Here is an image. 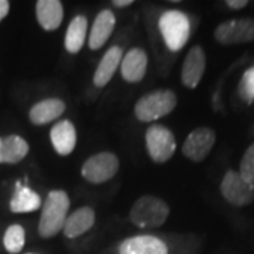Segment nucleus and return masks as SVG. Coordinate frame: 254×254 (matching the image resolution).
I'll use <instances>...</instances> for the list:
<instances>
[{
  "mask_svg": "<svg viewBox=\"0 0 254 254\" xmlns=\"http://www.w3.org/2000/svg\"><path fill=\"white\" fill-rule=\"evenodd\" d=\"M68 209H69V198L66 192L51 190L44 202L40 223H38L40 236L50 239L58 235L64 229Z\"/></svg>",
  "mask_w": 254,
  "mask_h": 254,
  "instance_id": "1",
  "label": "nucleus"
},
{
  "mask_svg": "<svg viewBox=\"0 0 254 254\" xmlns=\"http://www.w3.org/2000/svg\"><path fill=\"white\" fill-rule=\"evenodd\" d=\"M170 215V208L163 199L145 195L134 202L130 210V220L141 229L160 227Z\"/></svg>",
  "mask_w": 254,
  "mask_h": 254,
  "instance_id": "2",
  "label": "nucleus"
},
{
  "mask_svg": "<svg viewBox=\"0 0 254 254\" xmlns=\"http://www.w3.org/2000/svg\"><path fill=\"white\" fill-rule=\"evenodd\" d=\"M175 106L177 95L170 89H158L137 100L134 115L140 122H154L157 119L170 115Z\"/></svg>",
  "mask_w": 254,
  "mask_h": 254,
  "instance_id": "3",
  "label": "nucleus"
},
{
  "mask_svg": "<svg viewBox=\"0 0 254 254\" xmlns=\"http://www.w3.org/2000/svg\"><path fill=\"white\" fill-rule=\"evenodd\" d=\"M158 28L170 51H180L188 43L190 33V18L180 10H167L160 17Z\"/></svg>",
  "mask_w": 254,
  "mask_h": 254,
  "instance_id": "4",
  "label": "nucleus"
},
{
  "mask_svg": "<svg viewBox=\"0 0 254 254\" xmlns=\"http://www.w3.org/2000/svg\"><path fill=\"white\" fill-rule=\"evenodd\" d=\"M145 144L148 155L153 161L158 164L168 161L177 148V141L173 131L161 125H153L147 128Z\"/></svg>",
  "mask_w": 254,
  "mask_h": 254,
  "instance_id": "5",
  "label": "nucleus"
},
{
  "mask_svg": "<svg viewBox=\"0 0 254 254\" xmlns=\"http://www.w3.org/2000/svg\"><path fill=\"white\" fill-rule=\"evenodd\" d=\"M119 171V158L113 153L103 151L89 157L82 165V177L92 184L112 180Z\"/></svg>",
  "mask_w": 254,
  "mask_h": 254,
  "instance_id": "6",
  "label": "nucleus"
},
{
  "mask_svg": "<svg viewBox=\"0 0 254 254\" xmlns=\"http://www.w3.org/2000/svg\"><path fill=\"white\" fill-rule=\"evenodd\" d=\"M215 38L223 46L252 43L254 41V18L227 20L216 27Z\"/></svg>",
  "mask_w": 254,
  "mask_h": 254,
  "instance_id": "7",
  "label": "nucleus"
},
{
  "mask_svg": "<svg viewBox=\"0 0 254 254\" xmlns=\"http://www.w3.org/2000/svg\"><path fill=\"white\" fill-rule=\"evenodd\" d=\"M223 198L236 206H245L254 200V184L247 182L236 171H229L220 184Z\"/></svg>",
  "mask_w": 254,
  "mask_h": 254,
  "instance_id": "8",
  "label": "nucleus"
},
{
  "mask_svg": "<svg viewBox=\"0 0 254 254\" xmlns=\"http://www.w3.org/2000/svg\"><path fill=\"white\" fill-rule=\"evenodd\" d=\"M215 131L209 127H199L195 128L190 136L187 137L185 143L182 145V153L187 158L195 163L205 160L210 153L212 147L215 144Z\"/></svg>",
  "mask_w": 254,
  "mask_h": 254,
  "instance_id": "9",
  "label": "nucleus"
},
{
  "mask_svg": "<svg viewBox=\"0 0 254 254\" xmlns=\"http://www.w3.org/2000/svg\"><path fill=\"white\" fill-rule=\"evenodd\" d=\"M205 66H206V57L203 50L200 47H192L182 65V83L190 89H195L203 76Z\"/></svg>",
  "mask_w": 254,
  "mask_h": 254,
  "instance_id": "10",
  "label": "nucleus"
},
{
  "mask_svg": "<svg viewBox=\"0 0 254 254\" xmlns=\"http://www.w3.org/2000/svg\"><path fill=\"white\" fill-rule=\"evenodd\" d=\"M119 254H168V247L158 237L143 235L128 237L122 242Z\"/></svg>",
  "mask_w": 254,
  "mask_h": 254,
  "instance_id": "11",
  "label": "nucleus"
},
{
  "mask_svg": "<svg viewBox=\"0 0 254 254\" xmlns=\"http://www.w3.org/2000/svg\"><path fill=\"white\" fill-rule=\"evenodd\" d=\"M116 24V17L112 13V10H102L95 18V23L92 26L91 36H89V48L96 51L106 44L109 37L113 33V28Z\"/></svg>",
  "mask_w": 254,
  "mask_h": 254,
  "instance_id": "12",
  "label": "nucleus"
},
{
  "mask_svg": "<svg viewBox=\"0 0 254 254\" xmlns=\"http://www.w3.org/2000/svg\"><path fill=\"white\" fill-rule=\"evenodd\" d=\"M147 54L141 48H133L122 60V76L127 82H140L144 78L147 71Z\"/></svg>",
  "mask_w": 254,
  "mask_h": 254,
  "instance_id": "13",
  "label": "nucleus"
},
{
  "mask_svg": "<svg viewBox=\"0 0 254 254\" xmlns=\"http://www.w3.org/2000/svg\"><path fill=\"white\" fill-rule=\"evenodd\" d=\"M50 138L58 154L68 155L76 145V130L69 120H63L51 128Z\"/></svg>",
  "mask_w": 254,
  "mask_h": 254,
  "instance_id": "14",
  "label": "nucleus"
},
{
  "mask_svg": "<svg viewBox=\"0 0 254 254\" xmlns=\"http://www.w3.org/2000/svg\"><path fill=\"white\" fill-rule=\"evenodd\" d=\"M36 13L40 26L47 31H54L63 23L64 7L58 0H38Z\"/></svg>",
  "mask_w": 254,
  "mask_h": 254,
  "instance_id": "15",
  "label": "nucleus"
},
{
  "mask_svg": "<svg viewBox=\"0 0 254 254\" xmlns=\"http://www.w3.org/2000/svg\"><path fill=\"white\" fill-rule=\"evenodd\" d=\"M95 225V212L89 206L76 209L71 216H68L64 225V235L68 239H75L86 233Z\"/></svg>",
  "mask_w": 254,
  "mask_h": 254,
  "instance_id": "16",
  "label": "nucleus"
},
{
  "mask_svg": "<svg viewBox=\"0 0 254 254\" xmlns=\"http://www.w3.org/2000/svg\"><path fill=\"white\" fill-rule=\"evenodd\" d=\"M122 57H123V50L120 47L115 46L108 50V53L100 60L93 75V83L96 86H105L112 79V76L118 69L119 64H122Z\"/></svg>",
  "mask_w": 254,
  "mask_h": 254,
  "instance_id": "17",
  "label": "nucleus"
},
{
  "mask_svg": "<svg viewBox=\"0 0 254 254\" xmlns=\"http://www.w3.org/2000/svg\"><path fill=\"white\" fill-rule=\"evenodd\" d=\"M65 112V103L61 99H44L36 103L30 110V120L34 125H47L58 119Z\"/></svg>",
  "mask_w": 254,
  "mask_h": 254,
  "instance_id": "18",
  "label": "nucleus"
},
{
  "mask_svg": "<svg viewBox=\"0 0 254 254\" xmlns=\"http://www.w3.org/2000/svg\"><path fill=\"white\" fill-rule=\"evenodd\" d=\"M28 143L20 136L0 137V164H16L27 155Z\"/></svg>",
  "mask_w": 254,
  "mask_h": 254,
  "instance_id": "19",
  "label": "nucleus"
},
{
  "mask_svg": "<svg viewBox=\"0 0 254 254\" xmlns=\"http://www.w3.org/2000/svg\"><path fill=\"white\" fill-rule=\"evenodd\" d=\"M88 33V20L85 16H76L71 20L66 34H65V48L69 54H76L85 44Z\"/></svg>",
  "mask_w": 254,
  "mask_h": 254,
  "instance_id": "20",
  "label": "nucleus"
},
{
  "mask_svg": "<svg viewBox=\"0 0 254 254\" xmlns=\"http://www.w3.org/2000/svg\"><path fill=\"white\" fill-rule=\"evenodd\" d=\"M41 198L33 190H30L27 185L17 188L14 192L13 199L10 200V209L14 213H27L34 212L40 208Z\"/></svg>",
  "mask_w": 254,
  "mask_h": 254,
  "instance_id": "21",
  "label": "nucleus"
},
{
  "mask_svg": "<svg viewBox=\"0 0 254 254\" xmlns=\"http://www.w3.org/2000/svg\"><path fill=\"white\" fill-rule=\"evenodd\" d=\"M26 242V235H24V229L20 225H11L6 230L4 237H3V245L4 249L11 254H17L23 250Z\"/></svg>",
  "mask_w": 254,
  "mask_h": 254,
  "instance_id": "22",
  "label": "nucleus"
},
{
  "mask_svg": "<svg viewBox=\"0 0 254 254\" xmlns=\"http://www.w3.org/2000/svg\"><path fill=\"white\" fill-rule=\"evenodd\" d=\"M239 95L247 105L254 100V66L249 68L239 82Z\"/></svg>",
  "mask_w": 254,
  "mask_h": 254,
  "instance_id": "23",
  "label": "nucleus"
},
{
  "mask_svg": "<svg viewBox=\"0 0 254 254\" xmlns=\"http://www.w3.org/2000/svg\"><path fill=\"white\" fill-rule=\"evenodd\" d=\"M240 175L247 182L254 184V143L247 150L240 163Z\"/></svg>",
  "mask_w": 254,
  "mask_h": 254,
  "instance_id": "24",
  "label": "nucleus"
},
{
  "mask_svg": "<svg viewBox=\"0 0 254 254\" xmlns=\"http://www.w3.org/2000/svg\"><path fill=\"white\" fill-rule=\"evenodd\" d=\"M226 4L232 10H240L246 7L249 4V1L247 0H227Z\"/></svg>",
  "mask_w": 254,
  "mask_h": 254,
  "instance_id": "25",
  "label": "nucleus"
},
{
  "mask_svg": "<svg viewBox=\"0 0 254 254\" xmlns=\"http://www.w3.org/2000/svg\"><path fill=\"white\" fill-rule=\"evenodd\" d=\"M10 9V3L7 0H0V21L7 16Z\"/></svg>",
  "mask_w": 254,
  "mask_h": 254,
  "instance_id": "26",
  "label": "nucleus"
},
{
  "mask_svg": "<svg viewBox=\"0 0 254 254\" xmlns=\"http://www.w3.org/2000/svg\"><path fill=\"white\" fill-rule=\"evenodd\" d=\"M131 4H133V0H113V6L116 7H127Z\"/></svg>",
  "mask_w": 254,
  "mask_h": 254,
  "instance_id": "27",
  "label": "nucleus"
},
{
  "mask_svg": "<svg viewBox=\"0 0 254 254\" xmlns=\"http://www.w3.org/2000/svg\"><path fill=\"white\" fill-rule=\"evenodd\" d=\"M28 254H33V253H28Z\"/></svg>",
  "mask_w": 254,
  "mask_h": 254,
  "instance_id": "28",
  "label": "nucleus"
}]
</instances>
